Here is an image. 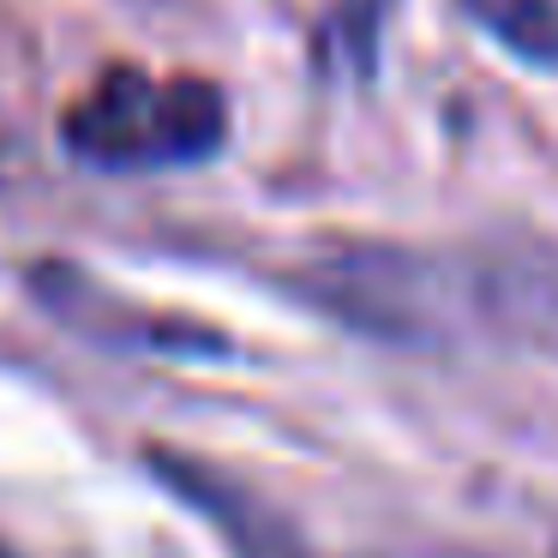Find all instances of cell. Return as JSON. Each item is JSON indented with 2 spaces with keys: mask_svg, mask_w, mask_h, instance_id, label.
Instances as JSON below:
<instances>
[{
  "mask_svg": "<svg viewBox=\"0 0 558 558\" xmlns=\"http://www.w3.org/2000/svg\"><path fill=\"white\" fill-rule=\"evenodd\" d=\"M313 306L366 337L402 349H445L481 337L474 253H414V246H342L306 270Z\"/></svg>",
  "mask_w": 558,
  "mask_h": 558,
  "instance_id": "1",
  "label": "cell"
},
{
  "mask_svg": "<svg viewBox=\"0 0 558 558\" xmlns=\"http://www.w3.org/2000/svg\"><path fill=\"white\" fill-rule=\"evenodd\" d=\"M229 109L205 78H157L138 66H109L66 109L61 138L97 169H174L222 145Z\"/></svg>",
  "mask_w": 558,
  "mask_h": 558,
  "instance_id": "2",
  "label": "cell"
},
{
  "mask_svg": "<svg viewBox=\"0 0 558 558\" xmlns=\"http://www.w3.org/2000/svg\"><path fill=\"white\" fill-rule=\"evenodd\" d=\"M481 289V337L522 342L558 361V258L541 246H481L474 253Z\"/></svg>",
  "mask_w": 558,
  "mask_h": 558,
  "instance_id": "3",
  "label": "cell"
},
{
  "mask_svg": "<svg viewBox=\"0 0 558 558\" xmlns=\"http://www.w3.org/2000/svg\"><path fill=\"white\" fill-rule=\"evenodd\" d=\"M462 13L517 61L558 66V0H462Z\"/></svg>",
  "mask_w": 558,
  "mask_h": 558,
  "instance_id": "4",
  "label": "cell"
},
{
  "mask_svg": "<svg viewBox=\"0 0 558 558\" xmlns=\"http://www.w3.org/2000/svg\"><path fill=\"white\" fill-rule=\"evenodd\" d=\"M397 558H469V553H397Z\"/></svg>",
  "mask_w": 558,
  "mask_h": 558,
  "instance_id": "5",
  "label": "cell"
},
{
  "mask_svg": "<svg viewBox=\"0 0 558 558\" xmlns=\"http://www.w3.org/2000/svg\"><path fill=\"white\" fill-rule=\"evenodd\" d=\"M0 558H13V553H7V546H0Z\"/></svg>",
  "mask_w": 558,
  "mask_h": 558,
  "instance_id": "6",
  "label": "cell"
}]
</instances>
